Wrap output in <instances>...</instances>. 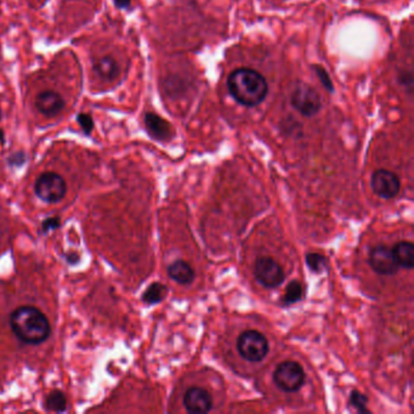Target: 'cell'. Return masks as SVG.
Masks as SVG:
<instances>
[{
	"label": "cell",
	"mask_w": 414,
	"mask_h": 414,
	"mask_svg": "<svg viewBox=\"0 0 414 414\" xmlns=\"http://www.w3.org/2000/svg\"><path fill=\"white\" fill-rule=\"evenodd\" d=\"M369 265L374 272L382 276H393L399 271L393 249L386 246L374 247L369 253Z\"/></svg>",
	"instance_id": "9"
},
{
	"label": "cell",
	"mask_w": 414,
	"mask_h": 414,
	"mask_svg": "<svg viewBox=\"0 0 414 414\" xmlns=\"http://www.w3.org/2000/svg\"><path fill=\"white\" fill-rule=\"evenodd\" d=\"M36 107L44 116L54 117L63 110L65 101L56 92H44L37 97Z\"/></svg>",
	"instance_id": "12"
},
{
	"label": "cell",
	"mask_w": 414,
	"mask_h": 414,
	"mask_svg": "<svg viewBox=\"0 0 414 414\" xmlns=\"http://www.w3.org/2000/svg\"><path fill=\"white\" fill-rule=\"evenodd\" d=\"M78 123L81 125V128L83 129V132L89 135L92 134V128H94V121H92V116L85 114V113H81L78 116Z\"/></svg>",
	"instance_id": "23"
},
{
	"label": "cell",
	"mask_w": 414,
	"mask_h": 414,
	"mask_svg": "<svg viewBox=\"0 0 414 414\" xmlns=\"http://www.w3.org/2000/svg\"><path fill=\"white\" fill-rule=\"evenodd\" d=\"M307 265L315 273H321L327 269V259L326 256L318 253H309L307 256Z\"/></svg>",
	"instance_id": "19"
},
{
	"label": "cell",
	"mask_w": 414,
	"mask_h": 414,
	"mask_svg": "<svg viewBox=\"0 0 414 414\" xmlns=\"http://www.w3.org/2000/svg\"><path fill=\"white\" fill-rule=\"evenodd\" d=\"M132 1H133V0H114L116 6L119 8V9H128L130 4H132Z\"/></svg>",
	"instance_id": "26"
},
{
	"label": "cell",
	"mask_w": 414,
	"mask_h": 414,
	"mask_svg": "<svg viewBox=\"0 0 414 414\" xmlns=\"http://www.w3.org/2000/svg\"><path fill=\"white\" fill-rule=\"evenodd\" d=\"M6 143V138H4V133L0 130V143Z\"/></svg>",
	"instance_id": "28"
},
{
	"label": "cell",
	"mask_w": 414,
	"mask_h": 414,
	"mask_svg": "<svg viewBox=\"0 0 414 414\" xmlns=\"http://www.w3.org/2000/svg\"><path fill=\"white\" fill-rule=\"evenodd\" d=\"M94 68L97 72V74L100 77L105 78V79H113L117 76V63L113 60L112 57L103 56L99 59Z\"/></svg>",
	"instance_id": "17"
},
{
	"label": "cell",
	"mask_w": 414,
	"mask_h": 414,
	"mask_svg": "<svg viewBox=\"0 0 414 414\" xmlns=\"http://www.w3.org/2000/svg\"><path fill=\"white\" fill-rule=\"evenodd\" d=\"M145 125L146 130L149 134L151 138L157 140V141H169L174 136L173 127L169 124L168 121L161 117L156 113H146L145 116Z\"/></svg>",
	"instance_id": "11"
},
{
	"label": "cell",
	"mask_w": 414,
	"mask_h": 414,
	"mask_svg": "<svg viewBox=\"0 0 414 414\" xmlns=\"http://www.w3.org/2000/svg\"><path fill=\"white\" fill-rule=\"evenodd\" d=\"M367 404H369L367 396H364L358 390H353L351 391V394H350V404L358 412H360V413H371L369 408H367Z\"/></svg>",
	"instance_id": "20"
},
{
	"label": "cell",
	"mask_w": 414,
	"mask_h": 414,
	"mask_svg": "<svg viewBox=\"0 0 414 414\" xmlns=\"http://www.w3.org/2000/svg\"><path fill=\"white\" fill-rule=\"evenodd\" d=\"M168 294V288L159 282H154L143 294V302L147 305H156L163 302L164 298Z\"/></svg>",
	"instance_id": "15"
},
{
	"label": "cell",
	"mask_w": 414,
	"mask_h": 414,
	"mask_svg": "<svg viewBox=\"0 0 414 414\" xmlns=\"http://www.w3.org/2000/svg\"><path fill=\"white\" fill-rule=\"evenodd\" d=\"M66 260L68 264H71V265H74V264H77L78 261H79V256H78L77 253H70V254H67Z\"/></svg>",
	"instance_id": "25"
},
{
	"label": "cell",
	"mask_w": 414,
	"mask_h": 414,
	"mask_svg": "<svg viewBox=\"0 0 414 414\" xmlns=\"http://www.w3.org/2000/svg\"><path fill=\"white\" fill-rule=\"evenodd\" d=\"M61 225V219L59 216H52L46 218L45 220L41 224V232L43 234H49L52 231H55Z\"/></svg>",
	"instance_id": "22"
},
{
	"label": "cell",
	"mask_w": 414,
	"mask_h": 414,
	"mask_svg": "<svg viewBox=\"0 0 414 414\" xmlns=\"http://www.w3.org/2000/svg\"><path fill=\"white\" fill-rule=\"evenodd\" d=\"M291 103L296 111L307 118L316 116L322 108V101L318 90L304 82L298 83L291 94Z\"/></svg>",
	"instance_id": "4"
},
{
	"label": "cell",
	"mask_w": 414,
	"mask_h": 414,
	"mask_svg": "<svg viewBox=\"0 0 414 414\" xmlns=\"http://www.w3.org/2000/svg\"><path fill=\"white\" fill-rule=\"evenodd\" d=\"M168 276L176 283L187 286L194 281V270L189 262L184 260H176L168 266Z\"/></svg>",
	"instance_id": "13"
},
{
	"label": "cell",
	"mask_w": 414,
	"mask_h": 414,
	"mask_svg": "<svg viewBox=\"0 0 414 414\" xmlns=\"http://www.w3.org/2000/svg\"><path fill=\"white\" fill-rule=\"evenodd\" d=\"M400 81L404 84V87L412 89L413 87V76H412V72L404 71L401 76H400Z\"/></svg>",
	"instance_id": "24"
},
{
	"label": "cell",
	"mask_w": 414,
	"mask_h": 414,
	"mask_svg": "<svg viewBox=\"0 0 414 414\" xmlns=\"http://www.w3.org/2000/svg\"><path fill=\"white\" fill-rule=\"evenodd\" d=\"M273 382L284 393H297L305 383V372L296 361H284L275 369Z\"/></svg>",
	"instance_id": "5"
},
{
	"label": "cell",
	"mask_w": 414,
	"mask_h": 414,
	"mask_svg": "<svg viewBox=\"0 0 414 414\" xmlns=\"http://www.w3.org/2000/svg\"><path fill=\"white\" fill-rule=\"evenodd\" d=\"M23 154H16L12 156L10 158V164H17V165H20V164L23 163Z\"/></svg>",
	"instance_id": "27"
},
{
	"label": "cell",
	"mask_w": 414,
	"mask_h": 414,
	"mask_svg": "<svg viewBox=\"0 0 414 414\" xmlns=\"http://www.w3.org/2000/svg\"><path fill=\"white\" fill-rule=\"evenodd\" d=\"M44 406H45L46 411H49V412H56V413L66 412V396L60 390H54V391H52L50 394L46 396Z\"/></svg>",
	"instance_id": "16"
},
{
	"label": "cell",
	"mask_w": 414,
	"mask_h": 414,
	"mask_svg": "<svg viewBox=\"0 0 414 414\" xmlns=\"http://www.w3.org/2000/svg\"><path fill=\"white\" fill-rule=\"evenodd\" d=\"M254 275L261 286L272 289L281 286L286 280L282 266L270 256H260L256 262Z\"/></svg>",
	"instance_id": "7"
},
{
	"label": "cell",
	"mask_w": 414,
	"mask_h": 414,
	"mask_svg": "<svg viewBox=\"0 0 414 414\" xmlns=\"http://www.w3.org/2000/svg\"><path fill=\"white\" fill-rule=\"evenodd\" d=\"M371 186L374 194L384 200H391L399 194L401 189L399 176L386 169H378L372 174Z\"/></svg>",
	"instance_id": "8"
},
{
	"label": "cell",
	"mask_w": 414,
	"mask_h": 414,
	"mask_svg": "<svg viewBox=\"0 0 414 414\" xmlns=\"http://www.w3.org/2000/svg\"><path fill=\"white\" fill-rule=\"evenodd\" d=\"M269 349V342L265 335L258 331H246L237 339L238 353L248 362H260L267 356Z\"/></svg>",
	"instance_id": "3"
},
{
	"label": "cell",
	"mask_w": 414,
	"mask_h": 414,
	"mask_svg": "<svg viewBox=\"0 0 414 414\" xmlns=\"http://www.w3.org/2000/svg\"><path fill=\"white\" fill-rule=\"evenodd\" d=\"M9 324L21 343L39 345L52 334L50 322L38 307L23 305L11 312Z\"/></svg>",
	"instance_id": "1"
},
{
	"label": "cell",
	"mask_w": 414,
	"mask_h": 414,
	"mask_svg": "<svg viewBox=\"0 0 414 414\" xmlns=\"http://www.w3.org/2000/svg\"><path fill=\"white\" fill-rule=\"evenodd\" d=\"M184 406L189 413H208L213 408V399L205 389L192 386L185 393Z\"/></svg>",
	"instance_id": "10"
},
{
	"label": "cell",
	"mask_w": 414,
	"mask_h": 414,
	"mask_svg": "<svg viewBox=\"0 0 414 414\" xmlns=\"http://www.w3.org/2000/svg\"><path fill=\"white\" fill-rule=\"evenodd\" d=\"M312 68H313V72L316 73V76L320 78V82L322 84L323 87L327 92H334V85H333L332 79H331V76H329L327 70L324 67L320 66V65H313Z\"/></svg>",
	"instance_id": "21"
},
{
	"label": "cell",
	"mask_w": 414,
	"mask_h": 414,
	"mask_svg": "<svg viewBox=\"0 0 414 414\" xmlns=\"http://www.w3.org/2000/svg\"><path fill=\"white\" fill-rule=\"evenodd\" d=\"M302 298V286L300 282L291 281L288 283L283 298H282V304L284 307H291L296 302H300Z\"/></svg>",
	"instance_id": "18"
},
{
	"label": "cell",
	"mask_w": 414,
	"mask_h": 414,
	"mask_svg": "<svg viewBox=\"0 0 414 414\" xmlns=\"http://www.w3.org/2000/svg\"><path fill=\"white\" fill-rule=\"evenodd\" d=\"M395 260L400 267L412 270L414 267V246L412 242H399L393 248Z\"/></svg>",
	"instance_id": "14"
},
{
	"label": "cell",
	"mask_w": 414,
	"mask_h": 414,
	"mask_svg": "<svg viewBox=\"0 0 414 414\" xmlns=\"http://www.w3.org/2000/svg\"><path fill=\"white\" fill-rule=\"evenodd\" d=\"M227 89L236 103L249 108L259 106L269 92L265 77L256 70L247 67L231 72L227 78Z\"/></svg>",
	"instance_id": "2"
},
{
	"label": "cell",
	"mask_w": 414,
	"mask_h": 414,
	"mask_svg": "<svg viewBox=\"0 0 414 414\" xmlns=\"http://www.w3.org/2000/svg\"><path fill=\"white\" fill-rule=\"evenodd\" d=\"M34 192L45 203H59L66 196V181L56 173H44L37 179Z\"/></svg>",
	"instance_id": "6"
},
{
	"label": "cell",
	"mask_w": 414,
	"mask_h": 414,
	"mask_svg": "<svg viewBox=\"0 0 414 414\" xmlns=\"http://www.w3.org/2000/svg\"><path fill=\"white\" fill-rule=\"evenodd\" d=\"M0 117H1V113H0Z\"/></svg>",
	"instance_id": "29"
}]
</instances>
